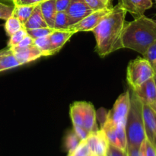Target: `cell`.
Wrapping results in <instances>:
<instances>
[{"label":"cell","instance_id":"obj_1","mask_svg":"<svg viewBox=\"0 0 156 156\" xmlns=\"http://www.w3.org/2000/svg\"><path fill=\"white\" fill-rule=\"evenodd\" d=\"M126 11L118 4L102 18L92 30L96 41L95 51L105 57L120 48V40L125 24Z\"/></svg>","mask_w":156,"mask_h":156},{"label":"cell","instance_id":"obj_2","mask_svg":"<svg viewBox=\"0 0 156 156\" xmlns=\"http://www.w3.org/2000/svg\"><path fill=\"white\" fill-rule=\"evenodd\" d=\"M156 41V24L145 15L125 22L120 35V48L134 50L143 56Z\"/></svg>","mask_w":156,"mask_h":156},{"label":"cell","instance_id":"obj_3","mask_svg":"<svg viewBox=\"0 0 156 156\" xmlns=\"http://www.w3.org/2000/svg\"><path fill=\"white\" fill-rule=\"evenodd\" d=\"M130 106L126 121V135L127 146L140 147L146 140L143 121V103L132 89Z\"/></svg>","mask_w":156,"mask_h":156},{"label":"cell","instance_id":"obj_4","mask_svg":"<svg viewBox=\"0 0 156 156\" xmlns=\"http://www.w3.org/2000/svg\"><path fill=\"white\" fill-rule=\"evenodd\" d=\"M155 71L147 59L144 57H137L130 61L126 69V80L131 89H136L139 86L154 77Z\"/></svg>","mask_w":156,"mask_h":156},{"label":"cell","instance_id":"obj_5","mask_svg":"<svg viewBox=\"0 0 156 156\" xmlns=\"http://www.w3.org/2000/svg\"><path fill=\"white\" fill-rule=\"evenodd\" d=\"M130 106V94L126 91L120 94L114 103L112 109L107 114L106 119L111 120L114 124H126V117Z\"/></svg>","mask_w":156,"mask_h":156},{"label":"cell","instance_id":"obj_6","mask_svg":"<svg viewBox=\"0 0 156 156\" xmlns=\"http://www.w3.org/2000/svg\"><path fill=\"white\" fill-rule=\"evenodd\" d=\"M111 8L112 7L92 12L80 21L71 26L69 30H73L76 33L80 31H92L94 27L100 23L102 18L111 11Z\"/></svg>","mask_w":156,"mask_h":156},{"label":"cell","instance_id":"obj_7","mask_svg":"<svg viewBox=\"0 0 156 156\" xmlns=\"http://www.w3.org/2000/svg\"><path fill=\"white\" fill-rule=\"evenodd\" d=\"M92 12L85 0H71L68 9L66 11L71 26L80 21Z\"/></svg>","mask_w":156,"mask_h":156},{"label":"cell","instance_id":"obj_8","mask_svg":"<svg viewBox=\"0 0 156 156\" xmlns=\"http://www.w3.org/2000/svg\"><path fill=\"white\" fill-rule=\"evenodd\" d=\"M143 104L153 106L156 102V83L152 77L136 89H132Z\"/></svg>","mask_w":156,"mask_h":156},{"label":"cell","instance_id":"obj_9","mask_svg":"<svg viewBox=\"0 0 156 156\" xmlns=\"http://www.w3.org/2000/svg\"><path fill=\"white\" fill-rule=\"evenodd\" d=\"M118 5L137 18L144 15L145 12L152 7L153 2L152 0H118Z\"/></svg>","mask_w":156,"mask_h":156},{"label":"cell","instance_id":"obj_10","mask_svg":"<svg viewBox=\"0 0 156 156\" xmlns=\"http://www.w3.org/2000/svg\"><path fill=\"white\" fill-rule=\"evenodd\" d=\"M143 121L146 140L156 146V112L146 104H143Z\"/></svg>","mask_w":156,"mask_h":156},{"label":"cell","instance_id":"obj_11","mask_svg":"<svg viewBox=\"0 0 156 156\" xmlns=\"http://www.w3.org/2000/svg\"><path fill=\"white\" fill-rule=\"evenodd\" d=\"M76 32L71 30H53L49 35L53 54L58 53Z\"/></svg>","mask_w":156,"mask_h":156},{"label":"cell","instance_id":"obj_12","mask_svg":"<svg viewBox=\"0 0 156 156\" xmlns=\"http://www.w3.org/2000/svg\"><path fill=\"white\" fill-rule=\"evenodd\" d=\"M12 51L20 66L28 63L43 56L41 52L34 45L21 50H12Z\"/></svg>","mask_w":156,"mask_h":156},{"label":"cell","instance_id":"obj_13","mask_svg":"<svg viewBox=\"0 0 156 156\" xmlns=\"http://www.w3.org/2000/svg\"><path fill=\"white\" fill-rule=\"evenodd\" d=\"M82 127L89 133L97 132L98 130L96 123V112L94 106L91 103L85 102L84 104L83 120Z\"/></svg>","mask_w":156,"mask_h":156},{"label":"cell","instance_id":"obj_14","mask_svg":"<svg viewBox=\"0 0 156 156\" xmlns=\"http://www.w3.org/2000/svg\"><path fill=\"white\" fill-rule=\"evenodd\" d=\"M40 7L47 26L53 29L55 18L57 12L56 8V0H46L40 4Z\"/></svg>","mask_w":156,"mask_h":156},{"label":"cell","instance_id":"obj_15","mask_svg":"<svg viewBox=\"0 0 156 156\" xmlns=\"http://www.w3.org/2000/svg\"><path fill=\"white\" fill-rule=\"evenodd\" d=\"M47 23L43 17L41 11L40 4L36 5L31 15L28 18L25 24H24V28L25 30H31V29L41 28V27H47Z\"/></svg>","mask_w":156,"mask_h":156},{"label":"cell","instance_id":"obj_16","mask_svg":"<svg viewBox=\"0 0 156 156\" xmlns=\"http://www.w3.org/2000/svg\"><path fill=\"white\" fill-rule=\"evenodd\" d=\"M36 5H15L12 15L16 17L21 24L24 25L31 15Z\"/></svg>","mask_w":156,"mask_h":156},{"label":"cell","instance_id":"obj_17","mask_svg":"<svg viewBox=\"0 0 156 156\" xmlns=\"http://www.w3.org/2000/svg\"><path fill=\"white\" fill-rule=\"evenodd\" d=\"M85 102H75L70 107V117L73 126H82Z\"/></svg>","mask_w":156,"mask_h":156},{"label":"cell","instance_id":"obj_18","mask_svg":"<svg viewBox=\"0 0 156 156\" xmlns=\"http://www.w3.org/2000/svg\"><path fill=\"white\" fill-rule=\"evenodd\" d=\"M34 45L41 52L43 56L53 55L49 36L43 37L34 40Z\"/></svg>","mask_w":156,"mask_h":156},{"label":"cell","instance_id":"obj_19","mask_svg":"<svg viewBox=\"0 0 156 156\" xmlns=\"http://www.w3.org/2000/svg\"><path fill=\"white\" fill-rule=\"evenodd\" d=\"M4 27L6 34L10 37L19 30L24 28V25L16 17L12 15L7 20H5Z\"/></svg>","mask_w":156,"mask_h":156},{"label":"cell","instance_id":"obj_20","mask_svg":"<svg viewBox=\"0 0 156 156\" xmlns=\"http://www.w3.org/2000/svg\"><path fill=\"white\" fill-rule=\"evenodd\" d=\"M98 133V140L97 144H96V149H95V155H106L107 149H108V143L107 137L105 136V132L103 129H98L97 132Z\"/></svg>","mask_w":156,"mask_h":156},{"label":"cell","instance_id":"obj_21","mask_svg":"<svg viewBox=\"0 0 156 156\" xmlns=\"http://www.w3.org/2000/svg\"><path fill=\"white\" fill-rule=\"evenodd\" d=\"M71 24L66 12H57L54 21V30H69Z\"/></svg>","mask_w":156,"mask_h":156},{"label":"cell","instance_id":"obj_22","mask_svg":"<svg viewBox=\"0 0 156 156\" xmlns=\"http://www.w3.org/2000/svg\"><path fill=\"white\" fill-rule=\"evenodd\" d=\"M15 6L13 0H0V19L5 21L12 16Z\"/></svg>","mask_w":156,"mask_h":156},{"label":"cell","instance_id":"obj_23","mask_svg":"<svg viewBox=\"0 0 156 156\" xmlns=\"http://www.w3.org/2000/svg\"><path fill=\"white\" fill-rule=\"evenodd\" d=\"M18 66H20V64L15 59L13 53L3 56L0 60V72L5 71Z\"/></svg>","mask_w":156,"mask_h":156},{"label":"cell","instance_id":"obj_24","mask_svg":"<svg viewBox=\"0 0 156 156\" xmlns=\"http://www.w3.org/2000/svg\"><path fill=\"white\" fill-rule=\"evenodd\" d=\"M81 142H82L81 140L75 133L74 131L73 130L69 133L66 136L65 140L66 149L68 151L69 154H71L77 148V146H79Z\"/></svg>","mask_w":156,"mask_h":156},{"label":"cell","instance_id":"obj_25","mask_svg":"<svg viewBox=\"0 0 156 156\" xmlns=\"http://www.w3.org/2000/svg\"><path fill=\"white\" fill-rule=\"evenodd\" d=\"M126 124L124 123H119L116 124V133H117V140H118L120 149H123V151H126L127 147V142H126Z\"/></svg>","mask_w":156,"mask_h":156},{"label":"cell","instance_id":"obj_26","mask_svg":"<svg viewBox=\"0 0 156 156\" xmlns=\"http://www.w3.org/2000/svg\"><path fill=\"white\" fill-rule=\"evenodd\" d=\"M54 29L50 27H41V28L31 29V30H27V35L30 36L32 39L35 40L37 38L49 36Z\"/></svg>","mask_w":156,"mask_h":156},{"label":"cell","instance_id":"obj_27","mask_svg":"<svg viewBox=\"0 0 156 156\" xmlns=\"http://www.w3.org/2000/svg\"><path fill=\"white\" fill-rule=\"evenodd\" d=\"M26 36H27V30H25L24 28L19 30L16 33L10 36L9 41H8V47L11 48V47L17 46Z\"/></svg>","mask_w":156,"mask_h":156},{"label":"cell","instance_id":"obj_28","mask_svg":"<svg viewBox=\"0 0 156 156\" xmlns=\"http://www.w3.org/2000/svg\"><path fill=\"white\" fill-rule=\"evenodd\" d=\"M143 57L150 63L156 74V41L149 47Z\"/></svg>","mask_w":156,"mask_h":156},{"label":"cell","instance_id":"obj_29","mask_svg":"<svg viewBox=\"0 0 156 156\" xmlns=\"http://www.w3.org/2000/svg\"><path fill=\"white\" fill-rule=\"evenodd\" d=\"M92 155L85 140L81 142L76 149L68 156H89Z\"/></svg>","mask_w":156,"mask_h":156},{"label":"cell","instance_id":"obj_30","mask_svg":"<svg viewBox=\"0 0 156 156\" xmlns=\"http://www.w3.org/2000/svg\"><path fill=\"white\" fill-rule=\"evenodd\" d=\"M85 1L93 12L111 8V5H108L103 0H85Z\"/></svg>","mask_w":156,"mask_h":156},{"label":"cell","instance_id":"obj_31","mask_svg":"<svg viewBox=\"0 0 156 156\" xmlns=\"http://www.w3.org/2000/svg\"><path fill=\"white\" fill-rule=\"evenodd\" d=\"M97 132H94V133H89L88 136L87 137L86 140H85L87 146H88V149H90L91 154H92L94 156V154H95L96 144H97V140H98Z\"/></svg>","mask_w":156,"mask_h":156},{"label":"cell","instance_id":"obj_32","mask_svg":"<svg viewBox=\"0 0 156 156\" xmlns=\"http://www.w3.org/2000/svg\"><path fill=\"white\" fill-rule=\"evenodd\" d=\"M106 156H127V154L126 151H123L120 148L109 144L107 149Z\"/></svg>","mask_w":156,"mask_h":156},{"label":"cell","instance_id":"obj_33","mask_svg":"<svg viewBox=\"0 0 156 156\" xmlns=\"http://www.w3.org/2000/svg\"><path fill=\"white\" fill-rule=\"evenodd\" d=\"M34 45V39H32L30 36H26L19 44L14 47H11V50H21V49L27 48Z\"/></svg>","mask_w":156,"mask_h":156},{"label":"cell","instance_id":"obj_34","mask_svg":"<svg viewBox=\"0 0 156 156\" xmlns=\"http://www.w3.org/2000/svg\"><path fill=\"white\" fill-rule=\"evenodd\" d=\"M73 131L81 140V141L86 140L87 137L89 135V133L84 129L82 126H73Z\"/></svg>","mask_w":156,"mask_h":156},{"label":"cell","instance_id":"obj_35","mask_svg":"<svg viewBox=\"0 0 156 156\" xmlns=\"http://www.w3.org/2000/svg\"><path fill=\"white\" fill-rule=\"evenodd\" d=\"M71 0H56V8L57 12H66L68 9Z\"/></svg>","mask_w":156,"mask_h":156},{"label":"cell","instance_id":"obj_36","mask_svg":"<svg viewBox=\"0 0 156 156\" xmlns=\"http://www.w3.org/2000/svg\"><path fill=\"white\" fill-rule=\"evenodd\" d=\"M146 156H156V146L151 143L149 140H146Z\"/></svg>","mask_w":156,"mask_h":156},{"label":"cell","instance_id":"obj_37","mask_svg":"<svg viewBox=\"0 0 156 156\" xmlns=\"http://www.w3.org/2000/svg\"><path fill=\"white\" fill-rule=\"evenodd\" d=\"M126 154H127V156H140V147L127 146L126 147Z\"/></svg>","mask_w":156,"mask_h":156},{"label":"cell","instance_id":"obj_38","mask_svg":"<svg viewBox=\"0 0 156 156\" xmlns=\"http://www.w3.org/2000/svg\"><path fill=\"white\" fill-rule=\"evenodd\" d=\"M46 0H22L16 5H37Z\"/></svg>","mask_w":156,"mask_h":156},{"label":"cell","instance_id":"obj_39","mask_svg":"<svg viewBox=\"0 0 156 156\" xmlns=\"http://www.w3.org/2000/svg\"><path fill=\"white\" fill-rule=\"evenodd\" d=\"M12 53V51L9 47L2 49V50H0V60H1V59L3 57V56H6V55L9 54V53Z\"/></svg>","mask_w":156,"mask_h":156},{"label":"cell","instance_id":"obj_40","mask_svg":"<svg viewBox=\"0 0 156 156\" xmlns=\"http://www.w3.org/2000/svg\"><path fill=\"white\" fill-rule=\"evenodd\" d=\"M103 1L108 5H111V0H103Z\"/></svg>","mask_w":156,"mask_h":156},{"label":"cell","instance_id":"obj_41","mask_svg":"<svg viewBox=\"0 0 156 156\" xmlns=\"http://www.w3.org/2000/svg\"><path fill=\"white\" fill-rule=\"evenodd\" d=\"M152 109H153L154 111H155V112H156V102H155V105H153V106H152Z\"/></svg>","mask_w":156,"mask_h":156},{"label":"cell","instance_id":"obj_42","mask_svg":"<svg viewBox=\"0 0 156 156\" xmlns=\"http://www.w3.org/2000/svg\"><path fill=\"white\" fill-rule=\"evenodd\" d=\"M153 21H154V23H155V24H156V20H155V19H153Z\"/></svg>","mask_w":156,"mask_h":156},{"label":"cell","instance_id":"obj_43","mask_svg":"<svg viewBox=\"0 0 156 156\" xmlns=\"http://www.w3.org/2000/svg\"><path fill=\"white\" fill-rule=\"evenodd\" d=\"M154 77H155V83H156V74L155 75V76H154Z\"/></svg>","mask_w":156,"mask_h":156},{"label":"cell","instance_id":"obj_44","mask_svg":"<svg viewBox=\"0 0 156 156\" xmlns=\"http://www.w3.org/2000/svg\"><path fill=\"white\" fill-rule=\"evenodd\" d=\"M95 156H106V155H95Z\"/></svg>","mask_w":156,"mask_h":156},{"label":"cell","instance_id":"obj_45","mask_svg":"<svg viewBox=\"0 0 156 156\" xmlns=\"http://www.w3.org/2000/svg\"><path fill=\"white\" fill-rule=\"evenodd\" d=\"M154 1H155V4H156V0H154Z\"/></svg>","mask_w":156,"mask_h":156},{"label":"cell","instance_id":"obj_46","mask_svg":"<svg viewBox=\"0 0 156 156\" xmlns=\"http://www.w3.org/2000/svg\"><path fill=\"white\" fill-rule=\"evenodd\" d=\"M89 156H94V155H89Z\"/></svg>","mask_w":156,"mask_h":156}]
</instances>
